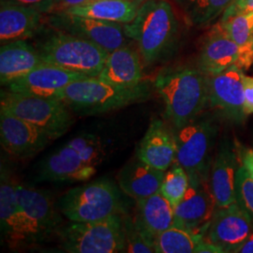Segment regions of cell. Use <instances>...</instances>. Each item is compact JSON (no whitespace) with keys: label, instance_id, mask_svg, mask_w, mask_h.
Here are the masks:
<instances>
[{"label":"cell","instance_id":"30","mask_svg":"<svg viewBox=\"0 0 253 253\" xmlns=\"http://www.w3.org/2000/svg\"><path fill=\"white\" fill-rule=\"evenodd\" d=\"M189 186L190 178L186 170L179 163L174 162L165 172L160 192L174 209L184 198Z\"/></svg>","mask_w":253,"mask_h":253},{"label":"cell","instance_id":"37","mask_svg":"<svg viewBox=\"0 0 253 253\" xmlns=\"http://www.w3.org/2000/svg\"><path fill=\"white\" fill-rule=\"evenodd\" d=\"M239 156L241 160V164L246 168V170L251 175L253 180V149L245 147V146H238Z\"/></svg>","mask_w":253,"mask_h":253},{"label":"cell","instance_id":"34","mask_svg":"<svg viewBox=\"0 0 253 253\" xmlns=\"http://www.w3.org/2000/svg\"><path fill=\"white\" fill-rule=\"evenodd\" d=\"M1 2L33 8L40 10L43 14H49L52 6V0H1Z\"/></svg>","mask_w":253,"mask_h":253},{"label":"cell","instance_id":"8","mask_svg":"<svg viewBox=\"0 0 253 253\" xmlns=\"http://www.w3.org/2000/svg\"><path fill=\"white\" fill-rule=\"evenodd\" d=\"M0 107L36 126L52 141L66 134L74 123L73 111L63 100L54 97L2 91Z\"/></svg>","mask_w":253,"mask_h":253},{"label":"cell","instance_id":"42","mask_svg":"<svg viewBox=\"0 0 253 253\" xmlns=\"http://www.w3.org/2000/svg\"><path fill=\"white\" fill-rule=\"evenodd\" d=\"M132 1H137V2H140V3H143L145 0H132Z\"/></svg>","mask_w":253,"mask_h":253},{"label":"cell","instance_id":"24","mask_svg":"<svg viewBox=\"0 0 253 253\" xmlns=\"http://www.w3.org/2000/svg\"><path fill=\"white\" fill-rule=\"evenodd\" d=\"M134 49L123 46L109 53L104 67L98 76L118 86L134 87L143 83V67Z\"/></svg>","mask_w":253,"mask_h":253},{"label":"cell","instance_id":"32","mask_svg":"<svg viewBox=\"0 0 253 253\" xmlns=\"http://www.w3.org/2000/svg\"><path fill=\"white\" fill-rule=\"evenodd\" d=\"M235 203L250 216L253 223V180L242 164L236 174Z\"/></svg>","mask_w":253,"mask_h":253},{"label":"cell","instance_id":"33","mask_svg":"<svg viewBox=\"0 0 253 253\" xmlns=\"http://www.w3.org/2000/svg\"><path fill=\"white\" fill-rule=\"evenodd\" d=\"M124 231H125V251L129 253H152L155 250L147 244L139 233L133 221V217L124 214Z\"/></svg>","mask_w":253,"mask_h":253},{"label":"cell","instance_id":"16","mask_svg":"<svg viewBox=\"0 0 253 253\" xmlns=\"http://www.w3.org/2000/svg\"><path fill=\"white\" fill-rule=\"evenodd\" d=\"M87 77L88 76L84 74L71 72L43 62L30 73L9 83L6 86L9 91L13 93L27 96L56 98L71 83Z\"/></svg>","mask_w":253,"mask_h":253},{"label":"cell","instance_id":"5","mask_svg":"<svg viewBox=\"0 0 253 253\" xmlns=\"http://www.w3.org/2000/svg\"><path fill=\"white\" fill-rule=\"evenodd\" d=\"M124 214L96 220L70 221L58 230L60 248L69 253H116L125 251Z\"/></svg>","mask_w":253,"mask_h":253},{"label":"cell","instance_id":"14","mask_svg":"<svg viewBox=\"0 0 253 253\" xmlns=\"http://www.w3.org/2000/svg\"><path fill=\"white\" fill-rule=\"evenodd\" d=\"M250 216L234 203L215 211L208 227V241L223 250L235 253L253 233Z\"/></svg>","mask_w":253,"mask_h":253},{"label":"cell","instance_id":"31","mask_svg":"<svg viewBox=\"0 0 253 253\" xmlns=\"http://www.w3.org/2000/svg\"><path fill=\"white\" fill-rule=\"evenodd\" d=\"M68 144L73 146L84 162L95 167L101 163L106 155L105 145L101 139L90 133L75 136Z\"/></svg>","mask_w":253,"mask_h":253},{"label":"cell","instance_id":"29","mask_svg":"<svg viewBox=\"0 0 253 253\" xmlns=\"http://www.w3.org/2000/svg\"><path fill=\"white\" fill-rule=\"evenodd\" d=\"M192 26H208L224 13L233 0H175Z\"/></svg>","mask_w":253,"mask_h":253},{"label":"cell","instance_id":"38","mask_svg":"<svg viewBox=\"0 0 253 253\" xmlns=\"http://www.w3.org/2000/svg\"><path fill=\"white\" fill-rule=\"evenodd\" d=\"M248 1H250V0H233L232 3L230 4V6L224 11L223 17L221 20H225L233 15H235L238 12V10L244 6Z\"/></svg>","mask_w":253,"mask_h":253},{"label":"cell","instance_id":"22","mask_svg":"<svg viewBox=\"0 0 253 253\" xmlns=\"http://www.w3.org/2000/svg\"><path fill=\"white\" fill-rule=\"evenodd\" d=\"M165 171L146 164L136 157L119 171L118 187L128 197L140 200L161 191Z\"/></svg>","mask_w":253,"mask_h":253},{"label":"cell","instance_id":"25","mask_svg":"<svg viewBox=\"0 0 253 253\" xmlns=\"http://www.w3.org/2000/svg\"><path fill=\"white\" fill-rule=\"evenodd\" d=\"M43 13L33 8L1 2L0 41L3 43L26 40L39 30Z\"/></svg>","mask_w":253,"mask_h":253},{"label":"cell","instance_id":"11","mask_svg":"<svg viewBox=\"0 0 253 253\" xmlns=\"http://www.w3.org/2000/svg\"><path fill=\"white\" fill-rule=\"evenodd\" d=\"M243 78V70L238 66L208 76L209 107L235 123H242L247 118Z\"/></svg>","mask_w":253,"mask_h":253},{"label":"cell","instance_id":"18","mask_svg":"<svg viewBox=\"0 0 253 253\" xmlns=\"http://www.w3.org/2000/svg\"><path fill=\"white\" fill-rule=\"evenodd\" d=\"M241 165L238 145L231 140L220 143L211 165L209 185L217 208H226L235 203V180Z\"/></svg>","mask_w":253,"mask_h":253},{"label":"cell","instance_id":"10","mask_svg":"<svg viewBox=\"0 0 253 253\" xmlns=\"http://www.w3.org/2000/svg\"><path fill=\"white\" fill-rule=\"evenodd\" d=\"M49 24L55 30L81 37L103 48L108 53L126 46L129 38L124 25L98 19L73 15L67 12L50 14Z\"/></svg>","mask_w":253,"mask_h":253},{"label":"cell","instance_id":"20","mask_svg":"<svg viewBox=\"0 0 253 253\" xmlns=\"http://www.w3.org/2000/svg\"><path fill=\"white\" fill-rule=\"evenodd\" d=\"M137 158L159 170L167 171L176 159L173 132L162 119L155 118L139 144Z\"/></svg>","mask_w":253,"mask_h":253},{"label":"cell","instance_id":"9","mask_svg":"<svg viewBox=\"0 0 253 253\" xmlns=\"http://www.w3.org/2000/svg\"><path fill=\"white\" fill-rule=\"evenodd\" d=\"M1 235L10 249L35 244V236L21 208L16 193V181L7 166L1 164L0 174Z\"/></svg>","mask_w":253,"mask_h":253},{"label":"cell","instance_id":"6","mask_svg":"<svg viewBox=\"0 0 253 253\" xmlns=\"http://www.w3.org/2000/svg\"><path fill=\"white\" fill-rule=\"evenodd\" d=\"M55 31L37 45L43 62L88 77H98L108 52L81 37Z\"/></svg>","mask_w":253,"mask_h":253},{"label":"cell","instance_id":"2","mask_svg":"<svg viewBox=\"0 0 253 253\" xmlns=\"http://www.w3.org/2000/svg\"><path fill=\"white\" fill-rule=\"evenodd\" d=\"M127 38L135 42L145 65L161 61L176 43L179 26L172 6L165 0H145L135 18L124 25Z\"/></svg>","mask_w":253,"mask_h":253},{"label":"cell","instance_id":"12","mask_svg":"<svg viewBox=\"0 0 253 253\" xmlns=\"http://www.w3.org/2000/svg\"><path fill=\"white\" fill-rule=\"evenodd\" d=\"M16 193L21 208L33 231L36 243L56 235L63 225V219L53 196L47 191L17 182Z\"/></svg>","mask_w":253,"mask_h":253},{"label":"cell","instance_id":"28","mask_svg":"<svg viewBox=\"0 0 253 253\" xmlns=\"http://www.w3.org/2000/svg\"><path fill=\"white\" fill-rule=\"evenodd\" d=\"M203 241V233L192 232L172 225L159 235L156 242V253H195Z\"/></svg>","mask_w":253,"mask_h":253},{"label":"cell","instance_id":"35","mask_svg":"<svg viewBox=\"0 0 253 253\" xmlns=\"http://www.w3.org/2000/svg\"><path fill=\"white\" fill-rule=\"evenodd\" d=\"M92 0H52V6L49 14L64 12L68 9L81 6Z\"/></svg>","mask_w":253,"mask_h":253},{"label":"cell","instance_id":"15","mask_svg":"<svg viewBox=\"0 0 253 253\" xmlns=\"http://www.w3.org/2000/svg\"><path fill=\"white\" fill-rule=\"evenodd\" d=\"M217 208L209 180L190 181L184 198L173 209V224L192 232L203 233L209 226Z\"/></svg>","mask_w":253,"mask_h":253},{"label":"cell","instance_id":"39","mask_svg":"<svg viewBox=\"0 0 253 253\" xmlns=\"http://www.w3.org/2000/svg\"><path fill=\"white\" fill-rule=\"evenodd\" d=\"M196 253H225L223 250H221L219 247L216 245L210 243L209 241L206 242L205 240L198 246L196 249Z\"/></svg>","mask_w":253,"mask_h":253},{"label":"cell","instance_id":"13","mask_svg":"<svg viewBox=\"0 0 253 253\" xmlns=\"http://www.w3.org/2000/svg\"><path fill=\"white\" fill-rule=\"evenodd\" d=\"M0 141L12 157L26 160L43 150L52 140L36 126L0 107Z\"/></svg>","mask_w":253,"mask_h":253},{"label":"cell","instance_id":"4","mask_svg":"<svg viewBox=\"0 0 253 253\" xmlns=\"http://www.w3.org/2000/svg\"><path fill=\"white\" fill-rule=\"evenodd\" d=\"M122 192L114 182L101 178L68 190L56 205L70 221H96L117 214H126Z\"/></svg>","mask_w":253,"mask_h":253},{"label":"cell","instance_id":"27","mask_svg":"<svg viewBox=\"0 0 253 253\" xmlns=\"http://www.w3.org/2000/svg\"><path fill=\"white\" fill-rule=\"evenodd\" d=\"M227 35L240 47L238 67L248 70L253 63V11L237 13L219 23Z\"/></svg>","mask_w":253,"mask_h":253},{"label":"cell","instance_id":"36","mask_svg":"<svg viewBox=\"0 0 253 253\" xmlns=\"http://www.w3.org/2000/svg\"><path fill=\"white\" fill-rule=\"evenodd\" d=\"M243 83H244L245 114L248 117L253 114V77L244 75Z\"/></svg>","mask_w":253,"mask_h":253},{"label":"cell","instance_id":"3","mask_svg":"<svg viewBox=\"0 0 253 253\" xmlns=\"http://www.w3.org/2000/svg\"><path fill=\"white\" fill-rule=\"evenodd\" d=\"M150 92L149 84L145 82L134 87H123L99 77H87L71 83L56 98L78 116L91 117L145 101Z\"/></svg>","mask_w":253,"mask_h":253},{"label":"cell","instance_id":"26","mask_svg":"<svg viewBox=\"0 0 253 253\" xmlns=\"http://www.w3.org/2000/svg\"><path fill=\"white\" fill-rule=\"evenodd\" d=\"M141 4L132 0H92L64 12L126 25L135 18Z\"/></svg>","mask_w":253,"mask_h":253},{"label":"cell","instance_id":"17","mask_svg":"<svg viewBox=\"0 0 253 253\" xmlns=\"http://www.w3.org/2000/svg\"><path fill=\"white\" fill-rule=\"evenodd\" d=\"M96 167L84 162L68 143L46 156L36 168V179L49 182H78L90 179Z\"/></svg>","mask_w":253,"mask_h":253},{"label":"cell","instance_id":"41","mask_svg":"<svg viewBox=\"0 0 253 253\" xmlns=\"http://www.w3.org/2000/svg\"><path fill=\"white\" fill-rule=\"evenodd\" d=\"M250 11H253V0L248 1L244 6L238 10L237 13H245V12H250Z\"/></svg>","mask_w":253,"mask_h":253},{"label":"cell","instance_id":"40","mask_svg":"<svg viewBox=\"0 0 253 253\" xmlns=\"http://www.w3.org/2000/svg\"><path fill=\"white\" fill-rule=\"evenodd\" d=\"M253 253V231L249 238L245 241L244 244L242 245L236 253Z\"/></svg>","mask_w":253,"mask_h":253},{"label":"cell","instance_id":"7","mask_svg":"<svg viewBox=\"0 0 253 253\" xmlns=\"http://www.w3.org/2000/svg\"><path fill=\"white\" fill-rule=\"evenodd\" d=\"M217 131L216 119L207 113H202L189 124L173 130L175 162L186 170L190 181L209 180L211 155Z\"/></svg>","mask_w":253,"mask_h":253},{"label":"cell","instance_id":"21","mask_svg":"<svg viewBox=\"0 0 253 253\" xmlns=\"http://www.w3.org/2000/svg\"><path fill=\"white\" fill-rule=\"evenodd\" d=\"M240 47L227 35L220 24L210 31L199 57V69L208 76L222 73L230 67L238 66Z\"/></svg>","mask_w":253,"mask_h":253},{"label":"cell","instance_id":"1","mask_svg":"<svg viewBox=\"0 0 253 253\" xmlns=\"http://www.w3.org/2000/svg\"><path fill=\"white\" fill-rule=\"evenodd\" d=\"M155 88L164 101V117L173 130L189 124L209 105L208 76L200 69L163 71L155 80Z\"/></svg>","mask_w":253,"mask_h":253},{"label":"cell","instance_id":"23","mask_svg":"<svg viewBox=\"0 0 253 253\" xmlns=\"http://www.w3.org/2000/svg\"><path fill=\"white\" fill-rule=\"evenodd\" d=\"M43 60L38 49L25 40L2 44L0 48V81L2 85L30 73Z\"/></svg>","mask_w":253,"mask_h":253},{"label":"cell","instance_id":"19","mask_svg":"<svg viewBox=\"0 0 253 253\" xmlns=\"http://www.w3.org/2000/svg\"><path fill=\"white\" fill-rule=\"evenodd\" d=\"M173 208L161 192L144 199L136 200L133 221L145 242L156 253V242L165 230L173 224Z\"/></svg>","mask_w":253,"mask_h":253}]
</instances>
